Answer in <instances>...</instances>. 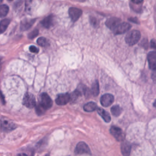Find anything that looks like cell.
Wrapping results in <instances>:
<instances>
[{
    "mask_svg": "<svg viewBox=\"0 0 156 156\" xmlns=\"http://www.w3.org/2000/svg\"><path fill=\"white\" fill-rule=\"evenodd\" d=\"M141 37V34L139 30H133L127 33L126 36L125 40L127 44L129 46H132L138 42Z\"/></svg>",
    "mask_w": 156,
    "mask_h": 156,
    "instance_id": "cell-1",
    "label": "cell"
},
{
    "mask_svg": "<svg viewBox=\"0 0 156 156\" xmlns=\"http://www.w3.org/2000/svg\"><path fill=\"white\" fill-rule=\"evenodd\" d=\"M16 128V125L8 118L0 117V130L2 132H10Z\"/></svg>",
    "mask_w": 156,
    "mask_h": 156,
    "instance_id": "cell-2",
    "label": "cell"
},
{
    "mask_svg": "<svg viewBox=\"0 0 156 156\" xmlns=\"http://www.w3.org/2000/svg\"><path fill=\"white\" fill-rule=\"evenodd\" d=\"M39 104L45 110H47L52 107V101L49 96L47 93H43L40 96Z\"/></svg>",
    "mask_w": 156,
    "mask_h": 156,
    "instance_id": "cell-3",
    "label": "cell"
},
{
    "mask_svg": "<svg viewBox=\"0 0 156 156\" xmlns=\"http://www.w3.org/2000/svg\"><path fill=\"white\" fill-rule=\"evenodd\" d=\"M23 104L28 108H33L36 105V101L34 96L30 93H26L23 99Z\"/></svg>",
    "mask_w": 156,
    "mask_h": 156,
    "instance_id": "cell-4",
    "label": "cell"
},
{
    "mask_svg": "<svg viewBox=\"0 0 156 156\" xmlns=\"http://www.w3.org/2000/svg\"><path fill=\"white\" fill-rule=\"evenodd\" d=\"M110 133L118 141H123L125 139V134L118 127L112 126L110 129Z\"/></svg>",
    "mask_w": 156,
    "mask_h": 156,
    "instance_id": "cell-5",
    "label": "cell"
},
{
    "mask_svg": "<svg viewBox=\"0 0 156 156\" xmlns=\"http://www.w3.org/2000/svg\"><path fill=\"white\" fill-rule=\"evenodd\" d=\"M75 154H90L91 152H90V149L89 148V147L88 146V145L82 141L79 142L76 148H75Z\"/></svg>",
    "mask_w": 156,
    "mask_h": 156,
    "instance_id": "cell-6",
    "label": "cell"
},
{
    "mask_svg": "<svg viewBox=\"0 0 156 156\" xmlns=\"http://www.w3.org/2000/svg\"><path fill=\"white\" fill-rule=\"evenodd\" d=\"M131 27V25L126 22L120 23L114 29L115 34H122L127 32Z\"/></svg>",
    "mask_w": 156,
    "mask_h": 156,
    "instance_id": "cell-7",
    "label": "cell"
},
{
    "mask_svg": "<svg viewBox=\"0 0 156 156\" xmlns=\"http://www.w3.org/2000/svg\"><path fill=\"white\" fill-rule=\"evenodd\" d=\"M68 13L72 21L75 22L80 17L82 11L76 7H70L68 10Z\"/></svg>",
    "mask_w": 156,
    "mask_h": 156,
    "instance_id": "cell-8",
    "label": "cell"
},
{
    "mask_svg": "<svg viewBox=\"0 0 156 156\" xmlns=\"http://www.w3.org/2000/svg\"><path fill=\"white\" fill-rule=\"evenodd\" d=\"M71 100L70 94L68 93H62L58 94L55 99V102L58 105L66 104Z\"/></svg>",
    "mask_w": 156,
    "mask_h": 156,
    "instance_id": "cell-9",
    "label": "cell"
},
{
    "mask_svg": "<svg viewBox=\"0 0 156 156\" xmlns=\"http://www.w3.org/2000/svg\"><path fill=\"white\" fill-rule=\"evenodd\" d=\"M114 101V97L111 94H103L100 99L101 105L103 107H108L110 106Z\"/></svg>",
    "mask_w": 156,
    "mask_h": 156,
    "instance_id": "cell-10",
    "label": "cell"
},
{
    "mask_svg": "<svg viewBox=\"0 0 156 156\" xmlns=\"http://www.w3.org/2000/svg\"><path fill=\"white\" fill-rule=\"evenodd\" d=\"M121 20L116 17H112L108 18L106 22L105 25L107 27H108L110 29L113 30L120 23Z\"/></svg>",
    "mask_w": 156,
    "mask_h": 156,
    "instance_id": "cell-11",
    "label": "cell"
},
{
    "mask_svg": "<svg viewBox=\"0 0 156 156\" xmlns=\"http://www.w3.org/2000/svg\"><path fill=\"white\" fill-rule=\"evenodd\" d=\"M149 66L153 69L156 67V51H151L147 54Z\"/></svg>",
    "mask_w": 156,
    "mask_h": 156,
    "instance_id": "cell-12",
    "label": "cell"
},
{
    "mask_svg": "<svg viewBox=\"0 0 156 156\" xmlns=\"http://www.w3.org/2000/svg\"><path fill=\"white\" fill-rule=\"evenodd\" d=\"M54 22V16L51 15L48 16L47 17L44 18L41 22V24L43 27L45 28H49L51 27L53 24Z\"/></svg>",
    "mask_w": 156,
    "mask_h": 156,
    "instance_id": "cell-13",
    "label": "cell"
},
{
    "mask_svg": "<svg viewBox=\"0 0 156 156\" xmlns=\"http://www.w3.org/2000/svg\"><path fill=\"white\" fill-rule=\"evenodd\" d=\"M121 153L124 156L129 155L131 151V145L127 141H123L121 145Z\"/></svg>",
    "mask_w": 156,
    "mask_h": 156,
    "instance_id": "cell-14",
    "label": "cell"
},
{
    "mask_svg": "<svg viewBox=\"0 0 156 156\" xmlns=\"http://www.w3.org/2000/svg\"><path fill=\"white\" fill-rule=\"evenodd\" d=\"M97 112L103 118V119L106 122H109L111 120V117L110 114L104 110L103 108H97Z\"/></svg>",
    "mask_w": 156,
    "mask_h": 156,
    "instance_id": "cell-15",
    "label": "cell"
},
{
    "mask_svg": "<svg viewBox=\"0 0 156 156\" xmlns=\"http://www.w3.org/2000/svg\"><path fill=\"white\" fill-rule=\"evenodd\" d=\"M34 22H35V20H26L25 21H22L21 23V27H20L21 30H26L29 29L32 26Z\"/></svg>",
    "mask_w": 156,
    "mask_h": 156,
    "instance_id": "cell-16",
    "label": "cell"
},
{
    "mask_svg": "<svg viewBox=\"0 0 156 156\" xmlns=\"http://www.w3.org/2000/svg\"><path fill=\"white\" fill-rule=\"evenodd\" d=\"M97 109V104L94 102H89L83 106V110L87 112H91Z\"/></svg>",
    "mask_w": 156,
    "mask_h": 156,
    "instance_id": "cell-17",
    "label": "cell"
},
{
    "mask_svg": "<svg viewBox=\"0 0 156 156\" xmlns=\"http://www.w3.org/2000/svg\"><path fill=\"white\" fill-rule=\"evenodd\" d=\"M10 20L9 19H4L0 22V34L5 32L9 24H10Z\"/></svg>",
    "mask_w": 156,
    "mask_h": 156,
    "instance_id": "cell-18",
    "label": "cell"
},
{
    "mask_svg": "<svg viewBox=\"0 0 156 156\" xmlns=\"http://www.w3.org/2000/svg\"><path fill=\"white\" fill-rule=\"evenodd\" d=\"M99 85L98 80H95L91 86V93L93 96H96L99 94Z\"/></svg>",
    "mask_w": 156,
    "mask_h": 156,
    "instance_id": "cell-19",
    "label": "cell"
},
{
    "mask_svg": "<svg viewBox=\"0 0 156 156\" xmlns=\"http://www.w3.org/2000/svg\"><path fill=\"white\" fill-rule=\"evenodd\" d=\"M122 112L121 108L120 107L119 105H113L112 108H111V112L112 113V115L115 116H118L121 115Z\"/></svg>",
    "mask_w": 156,
    "mask_h": 156,
    "instance_id": "cell-20",
    "label": "cell"
},
{
    "mask_svg": "<svg viewBox=\"0 0 156 156\" xmlns=\"http://www.w3.org/2000/svg\"><path fill=\"white\" fill-rule=\"evenodd\" d=\"M9 12V7L5 5H0V17H4L6 16V15Z\"/></svg>",
    "mask_w": 156,
    "mask_h": 156,
    "instance_id": "cell-21",
    "label": "cell"
},
{
    "mask_svg": "<svg viewBox=\"0 0 156 156\" xmlns=\"http://www.w3.org/2000/svg\"><path fill=\"white\" fill-rule=\"evenodd\" d=\"M37 42L38 45H40L41 46H43V47H45L47 45H48V41L47 39L45 38L44 37L38 38Z\"/></svg>",
    "mask_w": 156,
    "mask_h": 156,
    "instance_id": "cell-22",
    "label": "cell"
},
{
    "mask_svg": "<svg viewBox=\"0 0 156 156\" xmlns=\"http://www.w3.org/2000/svg\"><path fill=\"white\" fill-rule=\"evenodd\" d=\"M38 34V29H34L33 31H32L31 32L29 33L28 37L30 39H33L35 37H36Z\"/></svg>",
    "mask_w": 156,
    "mask_h": 156,
    "instance_id": "cell-23",
    "label": "cell"
},
{
    "mask_svg": "<svg viewBox=\"0 0 156 156\" xmlns=\"http://www.w3.org/2000/svg\"><path fill=\"white\" fill-rule=\"evenodd\" d=\"M29 50L30 52H32L33 53H38L39 52L38 48L35 46H30L29 47Z\"/></svg>",
    "mask_w": 156,
    "mask_h": 156,
    "instance_id": "cell-24",
    "label": "cell"
},
{
    "mask_svg": "<svg viewBox=\"0 0 156 156\" xmlns=\"http://www.w3.org/2000/svg\"><path fill=\"white\" fill-rule=\"evenodd\" d=\"M152 73L151 74V78L152 79V80L156 83V67L152 69Z\"/></svg>",
    "mask_w": 156,
    "mask_h": 156,
    "instance_id": "cell-25",
    "label": "cell"
},
{
    "mask_svg": "<svg viewBox=\"0 0 156 156\" xmlns=\"http://www.w3.org/2000/svg\"><path fill=\"white\" fill-rule=\"evenodd\" d=\"M90 22H91V24H92L93 26H96L97 24H98L97 20H96V19L94 18H91Z\"/></svg>",
    "mask_w": 156,
    "mask_h": 156,
    "instance_id": "cell-26",
    "label": "cell"
},
{
    "mask_svg": "<svg viewBox=\"0 0 156 156\" xmlns=\"http://www.w3.org/2000/svg\"><path fill=\"white\" fill-rule=\"evenodd\" d=\"M151 46L152 48L156 49V41L155 40H152L151 41Z\"/></svg>",
    "mask_w": 156,
    "mask_h": 156,
    "instance_id": "cell-27",
    "label": "cell"
},
{
    "mask_svg": "<svg viewBox=\"0 0 156 156\" xmlns=\"http://www.w3.org/2000/svg\"><path fill=\"white\" fill-rule=\"evenodd\" d=\"M132 2L134 4H141V2H143V0H131Z\"/></svg>",
    "mask_w": 156,
    "mask_h": 156,
    "instance_id": "cell-28",
    "label": "cell"
},
{
    "mask_svg": "<svg viewBox=\"0 0 156 156\" xmlns=\"http://www.w3.org/2000/svg\"><path fill=\"white\" fill-rule=\"evenodd\" d=\"M129 20L130 21H131L133 22V23H138V21L137 19H136V18H129Z\"/></svg>",
    "mask_w": 156,
    "mask_h": 156,
    "instance_id": "cell-29",
    "label": "cell"
},
{
    "mask_svg": "<svg viewBox=\"0 0 156 156\" xmlns=\"http://www.w3.org/2000/svg\"><path fill=\"white\" fill-rule=\"evenodd\" d=\"M153 105H154V106L156 108V100L154 101V104H153Z\"/></svg>",
    "mask_w": 156,
    "mask_h": 156,
    "instance_id": "cell-30",
    "label": "cell"
},
{
    "mask_svg": "<svg viewBox=\"0 0 156 156\" xmlns=\"http://www.w3.org/2000/svg\"><path fill=\"white\" fill-rule=\"evenodd\" d=\"M1 69V60L0 59V70Z\"/></svg>",
    "mask_w": 156,
    "mask_h": 156,
    "instance_id": "cell-31",
    "label": "cell"
},
{
    "mask_svg": "<svg viewBox=\"0 0 156 156\" xmlns=\"http://www.w3.org/2000/svg\"><path fill=\"white\" fill-rule=\"evenodd\" d=\"M2 1H3V0H0V4L2 2Z\"/></svg>",
    "mask_w": 156,
    "mask_h": 156,
    "instance_id": "cell-32",
    "label": "cell"
},
{
    "mask_svg": "<svg viewBox=\"0 0 156 156\" xmlns=\"http://www.w3.org/2000/svg\"><path fill=\"white\" fill-rule=\"evenodd\" d=\"M9 1H12V0H9Z\"/></svg>",
    "mask_w": 156,
    "mask_h": 156,
    "instance_id": "cell-33",
    "label": "cell"
}]
</instances>
